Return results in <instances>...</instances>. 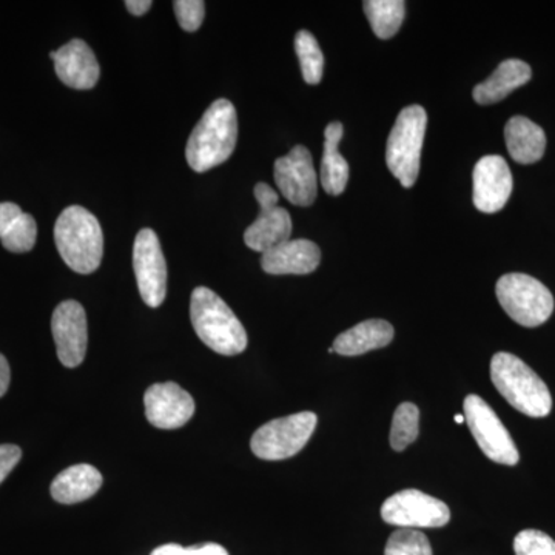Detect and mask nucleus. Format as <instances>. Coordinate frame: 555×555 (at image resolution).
Returning a JSON list of instances; mask_svg holds the SVG:
<instances>
[{"instance_id": "nucleus-14", "label": "nucleus", "mask_w": 555, "mask_h": 555, "mask_svg": "<svg viewBox=\"0 0 555 555\" xmlns=\"http://www.w3.org/2000/svg\"><path fill=\"white\" fill-rule=\"evenodd\" d=\"M473 184L474 206L483 214H496L511 198L513 173L502 156H485L474 167Z\"/></svg>"}, {"instance_id": "nucleus-23", "label": "nucleus", "mask_w": 555, "mask_h": 555, "mask_svg": "<svg viewBox=\"0 0 555 555\" xmlns=\"http://www.w3.org/2000/svg\"><path fill=\"white\" fill-rule=\"evenodd\" d=\"M345 134L341 122H332L324 131L323 160H321V185L327 195L338 196L349 181V164L339 153L338 145Z\"/></svg>"}, {"instance_id": "nucleus-21", "label": "nucleus", "mask_w": 555, "mask_h": 555, "mask_svg": "<svg viewBox=\"0 0 555 555\" xmlns=\"http://www.w3.org/2000/svg\"><path fill=\"white\" fill-rule=\"evenodd\" d=\"M102 486V474L91 465H75L62 470L51 483V496L62 505L91 499Z\"/></svg>"}, {"instance_id": "nucleus-5", "label": "nucleus", "mask_w": 555, "mask_h": 555, "mask_svg": "<svg viewBox=\"0 0 555 555\" xmlns=\"http://www.w3.org/2000/svg\"><path fill=\"white\" fill-rule=\"evenodd\" d=\"M426 127V109L411 105L401 109L387 139L386 164L403 188L411 189L418 178Z\"/></svg>"}, {"instance_id": "nucleus-16", "label": "nucleus", "mask_w": 555, "mask_h": 555, "mask_svg": "<svg viewBox=\"0 0 555 555\" xmlns=\"http://www.w3.org/2000/svg\"><path fill=\"white\" fill-rule=\"evenodd\" d=\"M57 78L75 90H91L100 80L101 68L93 50L83 40H69L67 46L51 51Z\"/></svg>"}, {"instance_id": "nucleus-10", "label": "nucleus", "mask_w": 555, "mask_h": 555, "mask_svg": "<svg viewBox=\"0 0 555 555\" xmlns=\"http://www.w3.org/2000/svg\"><path fill=\"white\" fill-rule=\"evenodd\" d=\"M133 269L141 298L150 308H159L167 295V262L152 229H142L134 240Z\"/></svg>"}, {"instance_id": "nucleus-13", "label": "nucleus", "mask_w": 555, "mask_h": 555, "mask_svg": "<svg viewBox=\"0 0 555 555\" xmlns=\"http://www.w3.org/2000/svg\"><path fill=\"white\" fill-rule=\"evenodd\" d=\"M51 332L61 363L68 369L80 366L86 360L89 345L87 315L82 305L73 299L61 302L51 318Z\"/></svg>"}, {"instance_id": "nucleus-30", "label": "nucleus", "mask_w": 555, "mask_h": 555, "mask_svg": "<svg viewBox=\"0 0 555 555\" xmlns=\"http://www.w3.org/2000/svg\"><path fill=\"white\" fill-rule=\"evenodd\" d=\"M150 555H229L228 550L217 543H204V545L184 547L181 545H163L156 547Z\"/></svg>"}, {"instance_id": "nucleus-8", "label": "nucleus", "mask_w": 555, "mask_h": 555, "mask_svg": "<svg viewBox=\"0 0 555 555\" xmlns=\"http://www.w3.org/2000/svg\"><path fill=\"white\" fill-rule=\"evenodd\" d=\"M465 420L470 434L476 438L478 448L492 462L500 465L514 466L520 460L516 443L494 409L483 398L467 396L465 398Z\"/></svg>"}, {"instance_id": "nucleus-32", "label": "nucleus", "mask_w": 555, "mask_h": 555, "mask_svg": "<svg viewBox=\"0 0 555 555\" xmlns=\"http://www.w3.org/2000/svg\"><path fill=\"white\" fill-rule=\"evenodd\" d=\"M10 364L7 358L0 353V397L5 396L10 387Z\"/></svg>"}, {"instance_id": "nucleus-27", "label": "nucleus", "mask_w": 555, "mask_h": 555, "mask_svg": "<svg viewBox=\"0 0 555 555\" xmlns=\"http://www.w3.org/2000/svg\"><path fill=\"white\" fill-rule=\"evenodd\" d=\"M385 555H434L429 540L422 531L401 528L387 540Z\"/></svg>"}, {"instance_id": "nucleus-31", "label": "nucleus", "mask_w": 555, "mask_h": 555, "mask_svg": "<svg viewBox=\"0 0 555 555\" xmlns=\"http://www.w3.org/2000/svg\"><path fill=\"white\" fill-rule=\"evenodd\" d=\"M22 451L14 444H0V483L10 476L11 470L21 462Z\"/></svg>"}, {"instance_id": "nucleus-24", "label": "nucleus", "mask_w": 555, "mask_h": 555, "mask_svg": "<svg viewBox=\"0 0 555 555\" xmlns=\"http://www.w3.org/2000/svg\"><path fill=\"white\" fill-rule=\"evenodd\" d=\"M369 24L379 39H390L403 25L406 3L403 0H366L363 3Z\"/></svg>"}, {"instance_id": "nucleus-7", "label": "nucleus", "mask_w": 555, "mask_h": 555, "mask_svg": "<svg viewBox=\"0 0 555 555\" xmlns=\"http://www.w3.org/2000/svg\"><path fill=\"white\" fill-rule=\"evenodd\" d=\"M318 423L313 412L272 420L259 427L250 441L251 452L261 460H286L297 455L308 444Z\"/></svg>"}, {"instance_id": "nucleus-22", "label": "nucleus", "mask_w": 555, "mask_h": 555, "mask_svg": "<svg viewBox=\"0 0 555 555\" xmlns=\"http://www.w3.org/2000/svg\"><path fill=\"white\" fill-rule=\"evenodd\" d=\"M38 238V224L14 203L0 204V241L13 254H27Z\"/></svg>"}, {"instance_id": "nucleus-3", "label": "nucleus", "mask_w": 555, "mask_h": 555, "mask_svg": "<svg viewBox=\"0 0 555 555\" xmlns=\"http://www.w3.org/2000/svg\"><path fill=\"white\" fill-rule=\"evenodd\" d=\"M54 243L73 272L89 275L100 269L104 255V233L100 221L87 208H65L54 225Z\"/></svg>"}, {"instance_id": "nucleus-9", "label": "nucleus", "mask_w": 555, "mask_h": 555, "mask_svg": "<svg viewBox=\"0 0 555 555\" xmlns=\"http://www.w3.org/2000/svg\"><path fill=\"white\" fill-rule=\"evenodd\" d=\"M382 517L386 524L400 528H441L451 520V511L436 496L418 489H404L383 503Z\"/></svg>"}, {"instance_id": "nucleus-4", "label": "nucleus", "mask_w": 555, "mask_h": 555, "mask_svg": "<svg viewBox=\"0 0 555 555\" xmlns=\"http://www.w3.org/2000/svg\"><path fill=\"white\" fill-rule=\"evenodd\" d=\"M491 379L500 396L521 414L542 418L553 409V397L542 378L513 353L499 352L491 360Z\"/></svg>"}, {"instance_id": "nucleus-12", "label": "nucleus", "mask_w": 555, "mask_h": 555, "mask_svg": "<svg viewBox=\"0 0 555 555\" xmlns=\"http://www.w3.org/2000/svg\"><path fill=\"white\" fill-rule=\"evenodd\" d=\"M273 175L278 189L288 203L299 207H309L315 203L318 175L312 155L305 145H297L288 155L278 158Z\"/></svg>"}, {"instance_id": "nucleus-20", "label": "nucleus", "mask_w": 555, "mask_h": 555, "mask_svg": "<svg viewBox=\"0 0 555 555\" xmlns=\"http://www.w3.org/2000/svg\"><path fill=\"white\" fill-rule=\"evenodd\" d=\"M396 331L385 320H367L339 334L334 341V352L345 357L364 356L371 350L383 349L393 339Z\"/></svg>"}, {"instance_id": "nucleus-1", "label": "nucleus", "mask_w": 555, "mask_h": 555, "mask_svg": "<svg viewBox=\"0 0 555 555\" xmlns=\"http://www.w3.org/2000/svg\"><path fill=\"white\" fill-rule=\"evenodd\" d=\"M238 118L232 102L218 100L204 113L190 134L185 158L196 173L221 166L235 152Z\"/></svg>"}, {"instance_id": "nucleus-11", "label": "nucleus", "mask_w": 555, "mask_h": 555, "mask_svg": "<svg viewBox=\"0 0 555 555\" xmlns=\"http://www.w3.org/2000/svg\"><path fill=\"white\" fill-rule=\"evenodd\" d=\"M259 215L244 233V243L251 250L264 254L278 244L286 243L292 235V218L286 208L278 206V193L266 182L255 188Z\"/></svg>"}, {"instance_id": "nucleus-6", "label": "nucleus", "mask_w": 555, "mask_h": 555, "mask_svg": "<svg viewBox=\"0 0 555 555\" xmlns=\"http://www.w3.org/2000/svg\"><path fill=\"white\" fill-rule=\"evenodd\" d=\"M496 298L503 310L524 327H539L554 312V297L545 284L525 273H507L496 281Z\"/></svg>"}, {"instance_id": "nucleus-28", "label": "nucleus", "mask_w": 555, "mask_h": 555, "mask_svg": "<svg viewBox=\"0 0 555 555\" xmlns=\"http://www.w3.org/2000/svg\"><path fill=\"white\" fill-rule=\"evenodd\" d=\"M516 555H555V542L545 532L525 529L514 540Z\"/></svg>"}, {"instance_id": "nucleus-19", "label": "nucleus", "mask_w": 555, "mask_h": 555, "mask_svg": "<svg viewBox=\"0 0 555 555\" xmlns=\"http://www.w3.org/2000/svg\"><path fill=\"white\" fill-rule=\"evenodd\" d=\"M505 139L511 158L518 164L529 166V164L539 163L545 155V131L525 116H514L507 120Z\"/></svg>"}, {"instance_id": "nucleus-33", "label": "nucleus", "mask_w": 555, "mask_h": 555, "mask_svg": "<svg viewBox=\"0 0 555 555\" xmlns=\"http://www.w3.org/2000/svg\"><path fill=\"white\" fill-rule=\"evenodd\" d=\"M152 0H127L126 7L134 16H144L152 9Z\"/></svg>"}, {"instance_id": "nucleus-15", "label": "nucleus", "mask_w": 555, "mask_h": 555, "mask_svg": "<svg viewBox=\"0 0 555 555\" xmlns=\"http://www.w3.org/2000/svg\"><path fill=\"white\" fill-rule=\"evenodd\" d=\"M145 415L158 429H178L195 414V400L177 383L150 386L144 396Z\"/></svg>"}, {"instance_id": "nucleus-18", "label": "nucleus", "mask_w": 555, "mask_h": 555, "mask_svg": "<svg viewBox=\"0 0 555 555\" xmlns=\"http://www.w3.org/2000/svg\"><path fill=\"white\" fill-rule=\"evenodd\" d=\"M532 78V69L520 60H507L473 91L474 101L480 105L496 104L505 100L518 87L525 86Z\"/></svg>"}, {"instance_id": "nucleus-26", "label": "nucleus", "mask_w": 555, "mask_h": 555, "mask_svg": "<svg viewBox=\"0 0 555 555\" xmlns=\"http://www.w3.org/2000/svg\"><path fill=\"white\" fill-rule=\"evenodd\" d=\"M420 411L415 404L403 403L397 408L390 427V447L401 452L416 440L420 434Z\"/></svg>"}, {"instance_id": "nucleus-25", "label": "nucleus", "mask_w": 555, "mask_h": 555, "mask_svg": "<svg viewBox=\"0 0 555 555\" xmlns=\"http://www.w3.org/2000/svg\"><path fill=\"white\" fill-rule=\"evenodd\" d=\"M295 51L299 65H301L302 78L309 86H317L323 79L324 56L320 43L312 33L301 30L295 38Z\"/></svg>"}, {"instance_id": "nucleus-34", "label": "nucleus", "mask_w": 555, "mask_h": 555, "mask_svg": "<svg viewBox=\"0 0 555 555\" xmlns=\"http://www.w3.org/2000/svg\"><path fill=\"white\" fill-rule=\"evenodd\" d=\"M455 422L463 425V423H466L465 415H455Z\"/></svg>"}, {"instance_id": "nucleus-29", "label": "nucleus", "mask_w": 555, "mask_h": 555, "mask_svg": "<svg viewBox=\"0 0 555 555\" xmlns=\"http://www.w3.org/2000/svg\"><path fill=\"white\" fill-rule=\"evenodd\" d=\"M173 9L182 30H199L206 16V3L203 0H177L173 2Z\"/></svg>"}, {"instance_id": "nucleus-17", "label": "nucleus", "mask_w": 555, "mask_h": 555, "mask_svg": "<svg viewBox=\"0 0 555 555\" xmlns=\"http://www.w3.org/2000/svg\"><path fill=\"white\" fill-rule=\"evenodd\" d=\"M320 262V247L309 240H288L261 257V268L269 275H309Z\"/></svg>"}, {"instance_id": "nucleus-2", "label": "nucleus", "mask_w": 555, "mask_h": 555, "mask_svg": "<svg viewBox=\"0 0 555 555\" xmlns=\"http://www.w3.org/2000/svg\"><path fill=\"white\" fill-rule=\"evenodd\" d=\"M190 318L201 341L221 356H240L247 349L246 328L233 310L207 287H196L190 302Z\"/></svg>"}]
</instances>
